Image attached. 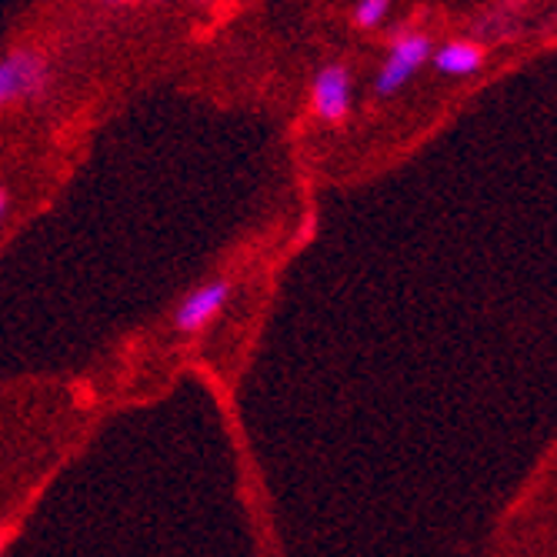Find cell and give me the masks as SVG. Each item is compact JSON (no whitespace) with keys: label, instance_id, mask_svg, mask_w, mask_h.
<instances>
[{"label":"cell","instance_id":"9","mask_svg":"<svg viewBox=\"0 0 557 557\" xmlns=\"http://www.w3.org/2000/svg\"><path fill=\"white\" fill-rule=\"evenodd\" d=\"M190 4H197V8H208V4H214V0H190Z\"/></svg>","mask_w":557,"mask_h":557},{"label":"cell","instance_id":"4","mask_svg":"<svg viewBox=\"0 0 557 557\" xmlns=\"http://www.w3.org/2000/svg\"><path fill=\"white\" fill-rule=\"evenodd\" d=\"M350 71L347 64L334 61L318 67L314 84H311V108L324 124H344V117L350 114Z\"/></svg>","mask_w":557,"mask_h":557},{"label":"cell","instance_id":"3","mask_svg":"<svg viewBox=\"0 0 557 557\" xmlns=\"http://www.w3.org/2000/svg\"><path fill=\"white\" fill-rule=\"evenodd\" d=\"M231 297H234V281L231 277H211L205 284H197L194 290H187L177 300V308L171 314V327L177 334H184V337L200 334L208 324H214L224 314Z\"/></svg>","mask_w":557,"mask_h":557},{"label":"cell","instance_id":"1","mask_svg":"<svg viewBox=\"0 0 557 557\" xmlns=\"http://www.w3.org/2000/svg\"><path fill=\"white\" fill-rule=\"evenodd\" d=\"M50 90V58L37 47H14L0 58V111L17 108L24 100L37 104Z\"/></svg>","mask_w":557,"mask_h":557},{"label":"cell","instance_id":"2","mask_svg":"<svg viewBox=\"0 0 557 557\" xmlns=\"http://www.w3.org/2000/svg\"><path fill=\"white\" fill-rule=\"evenodd\" d=\"M434 54V44L428 34L411 30V27H397L391 34V47H387V58L374 77V97H394L404 84H411V77L431 61Z\"/></svg>","mask_w":557,"mask_h":557},{"label":"cell","instance_id":"10","mask_svg":"<svg viewBox=\"0 0 557 557\" xmlns=\"http://www.w3.org/2000/svg\"><path fill=\"white\" fill-rule=\"evenodd\" d=\"M154 4H161V0H154Z\"/></svg>","mask_w":557,"mask_h":557},{"label":"cell","instance_id":"6","mask_svg":"<svg viewBox=\"0 0 557 557\" xmlns=\"http://www.w3.org/2000/svg\"><path fill=\"white\" fill-rule=\"evenodd\" d=\"M391 14V0H358L350 11V21L358 30H377Z\"/></svg>","mask_w":557,"mask_h":557},{"label":"cell","instance_id":"5","mask_svg":"<svg viewBox=\"0 0 557 557\" xmlns=\"http://www.w3.org/2000/svg\"><path fill=\"white\" fill-rule=\"evenodd\" d=\"M431 61H434V71L444 77H468L484 67L487 47L481 40H447L434 50Z\"/></svg>","mask_w":557,"mask_h":557},{"label":"cell","instance_id":"7","mask_svg":"<svg viewBox=\"0 0 557 557\" xmlns=\"http://www.w3.org/2000/svg\"><path fill=\"white\" fill-rule=\"evenodd\" d=\"M8 214H11V190L8 184H0V224H4Z\"/></svg>","mask_w":557,"mask_h":557},{"label":"cell","instance_id":"8","mask_svg":"<svg viewBox=\"0 0 557 557\" xmlns=\"http://www.w3.org/2000/svg\"><path fill=\"white\" fill-rule=\"evenodd\" d=\"M97 4H104V8H127V4H134V0H97Z\"/></svg>","mask_w":557,"mask_h":557}]
</instances>
